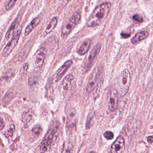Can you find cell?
<instances>
[{
    "mask_svg": "<svg viewBox=\"0 0 153 153\" xmlns=\"http://www.w3.org/2000/svg\"><path fill=\"white\" fill-rule=\"evenodd\" d=\"M105 137L107 140H111L113 138L114 134L112 131H107L104 134Z\"/></svg>",
    "mask_w": 153,
    "mask_h": 153,
    "instance_id": "cell-21",
    "label": "cell"
},
{
    "mask_svg": "<svg viewBox=\"0 0 153 153\" xmlns=\"http://www.w3.org/2000/svg\"><path fill=\"white\" fill-rule=\"evenodd\" d=\"M80 19L81 16L79 13H74L68 21L67 22L62 28V36L65 37L68 35L79 23Z\"/></svg>",
    "mask_w": 153,
    "mask_h": 153,
    "instance_id": "cell-3",
    "label": "cell"
},
{
    "mask_svg": "<svg viewBox=\"0 0 153 153\" xmlns=\"http://www.w3.org/2000/svg\"><path fill=\"white\" fill-rule=\"evenodd\" d=\"M54 135V131L53 129L49 130L46 133L40 147L41 153H45L49 150L51 146Z\"/></svg>",
    "mask_w": 153,
    "mask_h": 153,
    "instance_id": "cell-8",
    "label": "cell"
},
{
    "mask_svg": "<svg viewBox=\"0 0 153 153\" xmlns=\"http://www.w3.org/2000/svg\"><path fill=\"white\" fill-rule=\"evenodd\" d=\"M40 21V19L39 17L35 18L33 20H32L26 27L25 32H24V36H27L33 30L34 28L39 24Z\"/></svg>",
    "mask_w": 153,
    "mask_h": 153,
    "instance_id": "cell-12",
    "label": "cell"
},
{
    "mask_svg": "<svg viewBox=\"0 0 153 153\" xmlns=\"http://www.w3.org/2000/svg\"><path fill=\"white\" fill-rule=\"evenodd\" d=\"M74 79V77L71 74L68 75L65 77L62 81V86L64 90H68L71 87V82Z\"/></svg>",
    "mask_w": 153,
    "mask_h": 153,
    "instance_id": "cell-18",
    "label": "cell"
},
{
    "mask_svg": "<svg viewBox=\"0 0 153 153\" xmlns=\"http://www.w3.org/2000/svg\"><path fill=\"white\" fill-rule=\"evenodd\" d=\"M73 63L72 61H66L53 75V80L55 82L60 81Z\"/></svg>",
    "mask_w": 153,
    "mask_h": 153,
    "instance_id": "cell-11",
    "label": "cell"
},
{
    "mask_svg": "<svg viewBox=\"0 0 153 153\" xmlns=\"http://www.w3.org/2000/svg\"><path fill=\"white\" fill-rule=\"evenodd\" d=\"M19 21L18 19H16V20L13 22L11 24V26L9 28L7 32V33L6 35V39L7 40L9 39L10 36H12L15 33V30H16L18 27L19 25Z\"/></svg>",
    "mask_w": 153,
    "mask_h": 153,
    "instance_id": "cell-17",
    "label": "cell"
},
{
    "mask_svg": "<svg viewBox=\"0 0 153 153\" xmlns=\"http://www.w3.org/2000/svg\"><path fill=\"white\" fill-rule=\"evenodd\" d=\"M58 23V18L57 17H54L52 19L51 22L47 26L46 29L43 34V36H45L51 33L56 27Z\"/></svg>",
    "mask_w": 153,
    "mask_h": 153,
    "instance_id": "cell-14",
    "label": "cell"
},
{
    "mask_svg": "<svg viewBox=\"0 0 153 153\" xmlns=\"http://www.w3.org/2000/svg\"><path fill=\"white\" fill-rule=\"evenodd\" d=\"M131 82V75L129 71L126 69L123 71L118 79L119 91L121 95H125L128 92Z\"/></svg>",
    "mask_w": 153,
    "mask_h": 153,
    "instance_id": "cell-2",
    "label": "cell"
},
{
    "mask_svg": "<svg viewBox=\"0 0 153 153\" xmlns=\"http://www.w3.org/2000/svg\"><path fill=\"white\" fill-rule=\"evenodd\" d=\"M108 107L111 111L116 110L118 106V96L117 91L114 88L110 89L108 97Z\"/></svg>",
    "mask_w": 153,
    "mask_h": 153,
    "instance_id": "cell-9",
    "label": "cell"
},
{
    "mask_svg": "<svg viewBox=\"0 0 153 153\" xmlns=\"http://www.w3.org/2000/svg\"><path fill=\"white\" fill-rule=\"evenodd\" d=\"M125 149L124 138L119 136L111 146V153H123Z\"/></svg>",
    "mask_w": 153,
    "mask_h": 153,
    "instance_id": "cell-10",
    "label": "cell"
},
{
    "mask_svg": "<svg viewBox=\"0 0 153 153\" xmlns=\"http://www.w3.org/2000/svg\"><path fill=\"white\" fill-rule=\"evenodd\" d=\"M91 43V41L89 39L85 41L79 49L78 53L79 55H83L85 54L90 48Z\"/></svg>",
    "mask_w": 153,
    "mask_h": 153,
    "instance_id": "cell-16",
    "label": "cell"
},
{
    "mask_svg": "<svg viewBox=\"0 0 153 153\" xmlns=\"http://www.w3.org/2000/svg\"><path fill=\"white\" fill-rule=\"evenodd\" d=\"M34 113L32 109L28 110L27 111L25 112L22 116V121L26 124H28L33 120Z\"/></svg>",
    "mask_w": 153,
    "mask_h": 153,
    "instance_id": "cell-13",
    "label": "cell"
},
{
    "mask_svg": "<svg viewBox=\"0 0 153 153\" xmlns=\"http://www.w3.org/2000/svg\"><path fill=\"white\" fill-rule=\"evenodd\" d=\"M23 69L22 71V74L23 75H26L27 70L28 69V64L27 63H25L23 65Z\"/></svg>",
    "mask_w": 153,
    "mask_h": 153,
    "instance_id": "cell-23",
    "label": "cell"
},
{
    "mask_svg": "<svg viewBox=\"0 0 153 153\" xmlns=\"http://www.w3.org/2000/svg\"><path fill=\"white\" fill-rule=\"evenodd\" d=\"M89 153H96L95 152H94V151H92V152H90Z\"/></svg>",
    "mask_w": 153,
    "mask_h": 153,
    "instance_id": "cell-28",
    "label": "cell"
},
{
    "mask_svg": "<svg viewBox=\"0 0 153 153\" xmlns=\"http://www.w3.org/2000/svg\"><path fill=\"white\" fill-rule=\"evenodd\" d=\"M122 36L123 37H124V38H128V37H129L130 35L128 34V33H122L121 34Z\"/></svg>",
    "mask_w": 153,
    "mask_h": 153,
    "instance_id": "cell-27",
    "label": "cell"
},
{
    "mask_svg": "<svg viewBox=\"0 0 153 153\" xmlns=\"http://www.w3.org/2000/svg\"><path fill=\"white\" fill-rule=\"evenodd\" d=\"M102 72L100 68H96L93 71L87 85V91L88 93H91L98 85Z\"/></svg>",
    "mask_w": 153,
    "mask_h": 153,
    "instance_id": "cell-5",
    "label": "cell"
},
{
    "mask_svg": "<svg viewBox=\"0 0 153 153\" xmlns=\"http://www.w3.org/2000/svg\"><path fill=\"white\" fill-rule=\"evenodd\" d=\"M111 8L110 3H103L97 7L89 17L87 26L94 27L102 24L105 19Z\"/></svg>",
    "mask_w": 153,
    "mask_h": 153,
    "instance_id": "cell-1",
    "label": "cell"
},
{
    "mask_svg": "<svg viewBox=\"0 0 153 153\" xmlns=\"http://www.w3.org/2000/svg\"><path fill=\"white\" fill-rule=\"evenodd\" d=\"M16 129V127L14 124L10 125L9 128L5 132V135L6 137L7 138L11 137L13 136V133L15 132Z\"/></svg>",
    "mask_w": 153,
    "mask_h": 153,
    "instance_id": "cell-19",
    "label": "cell"
},
{
    "mask_svg": "<svg viewBox=\"0 0 153 153\" xmlns=\"http://www.w3.org/2000/svg\"><path fill=\"white\" fill-rule=\"evenodd\" d=\"M148 142L151 143L153 142V136H149L147 138Z\"/></svg>",
    "mask_w": 153,
    "mask_h": 153,
    "instance_id": "cell-26",
    "label": "cell"
},
{
    "mask_svg": "<svg viewBox=\"0 0 153 153\" xmlns=\"http://www.w3.org/2000/svg\"><path fill=\"white\" fill-rule=\"evenodd\" d=\"M101 48V46L100 44H97L92 49L88 57L86 62L85 64V65L84 70H85V71L87 72L91 68L93 63H94V61L100 52Z\"/></svg>",
    "mask_w": 153,
    "mask_h": 153,
    "instance_id": "cell-7",
    "label": "cell"
},
{
    "mask_svg": "<svg viewBox=\"0 0 153 153\" xmlns=\"http://www.w3.org/2000/svg\"><path fill=\"white\" fill-rule=\"evenodd\" d=\"M149 35V33L146 31H142L137 33L131 39V42L132 44H137L141 42L142 40L146 38Z\"/></svg>",
    "mask_w": 153,
    "mask_h": 153,
    "instance_id": "cell-15",
    "label": "cell"
},
{
    "mask_svg": "<svg viewBox=\"0 0 153 153\" xmlns=\"http://www.w3.org/2000/svg\"><path fill=\"white\" fill-rule=\"evenodd\" d=\"M21 34V30H18L15 33V34L11 38V40L5 46L2 53L3 57H6L10 54L12 52L18 42Z\"/></svg>",
    "mask_w": 153,
    "mask_h": 153,
    "instance_id": "cell-6",
    "label": "cell"
},
{
    "mask_svg": "<svg viewBox=\"0 0 153 153\" xmlns=\"http://www.w3.org/2000/svg\"><path fill=\"white\" fill-rule=\"evenodd\" d=\"M0 128H1V130H2V129L4 128V125H5V124H4V121H3V120H2V118L1 119V122H0Z\"/></svg>",
    "mask_w": 153,
    "mask_h": 153,
    "instance_id": "cell-25",
    "label": "cell"
},
{
    "mask_svg": "<svg viewBox=\"0 0 153 153\" xmlns=\"http://www.w3.org/2000/svg\"><path fill=\"white\" fill-rule=\"evenodd\" d=\"M132 19H134L135 21H137L138 22H142L143 21V19L139 15H134L132 17Z\"/></svg>",
    "mask_w": 153,
    "mask_h": 153,
    "instance_id": "cell-24",
    "label": "cell"
},
{
    "mask_svg": "<svg viewBox=\"0 0 153 153\" xmlns=\"http://www.w3.org/2000/svg\"><path fill=\"white\" fill-rule=\"evenodd\" d=\"M46 53L45 48L42 47L38 49L34 55L33 62L36 71H39L42 69L45 59Z\"/></svg>",
    "mask_w": 153,
    "mask_h": 153,
    "instance_id": "cell-4",
    "label": "cell"
},
{
    "mask_svg": "<svg viewBox=\"0 0 153 153\" xmlns=\"http://www.w3.org/2000/svg\"><path fill=\"white\" fill-rule=\"evenodd\" d=\"M42 128H41V126H39V125H37V126H35L33 129H32V131L34 134H35L36 135H40V133L42 132Z\"/></svg>",
    "mask_w": 153,
    "mask_h": 153,
    "instance_id": "cell-20",
    "label": "cell"
},
{
    "mask_svg": "<svg viewBox=\"0 0 153 153\" xmlns=\"http://www.w3.org/2000/svg\"><path fill=\"white\" fill-rule=\"evenodd\" d=\"M16 1H10L9 3H7L6 6V9L7 10H8L11 9L16 4Z\"/></svg>",
    "mask_w": 153,
    "mask_h": 153,
    "instance_id": "cell-22",
    "label": "cell"
}]
</instances>
